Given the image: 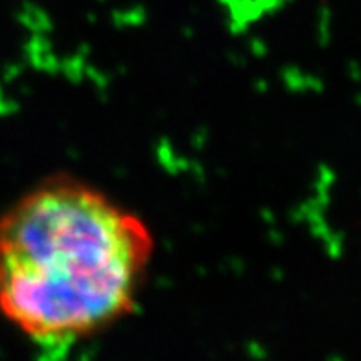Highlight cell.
I'll return each mask as SVG.
<instances>
[{"mask_svg": "<svg viewBox=\"0 0 361 361\" xmlns=\"http://www.w3.org/2000/svg\"><path fill=\"white\" fill-rule=\"evenodd\" d=\"M152 228L98 186L56 176L0 212V314L43 347H67L135 310Z\"/></svg>", "mask_w": 361, "mask_h": 361, "instance_id": "obj_1", "label": "cell"}]
</instances>
